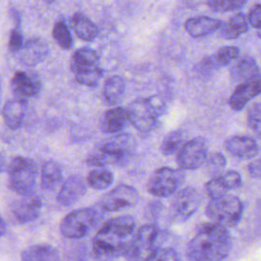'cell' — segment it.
<instances>
[{
	"label": "cell",
	"instance_id": "cell-46",
	"mask_svg": "<svg viewBox=\"0 0 261 261\" xmlns=\"http://www.w3.org/2000/svg\"><path fill=\"white\" fill-rule=\"evenodd\" d=\"M43 1H45V2H47V3H53L55 0H43Z\"/></svg>",
	"mask_w": 261,
	"mask_h": 261
},
{
	"label": "cell",
	"instance_id": "cell-5",
	"mask_svg": "<svg viewBox=\"0 0 261 261\" xmlns=\"http://www.w3.org/2000/svg\"><path fill=\"white\" fill-rule=\"evenodd\" d=\"M69 67L74 74L75 81L87 87H96L103 75L97 53L87 47L80 48L73 52Z\"/></svg>",
	"mask_w": 261,
	"mask_h": 261
},
{
	"label": "cell",
	"instance_id": "cell-32",
	"mask_svg": "<svg viewBox=\"0 0 261 261\" xmlns=\"http://www.w3.org/2000/svg\"><path fill=\"white\" fill-rule=\"evenodd\" d=\"M52 37L56 44L63 50L71 49L73 44L72 37L63 20H58L55 22L52 30Z\"/></svg>",
	"mask_w": 261,
	"mask_h": 261
},
{
	"label": "cell",
	"instance_id": "cell-27",
	"mask_svg": "<svg viewBox=\"0 0 261 261\" xmlns=\"http://www.w3.org/2000/svg\"><path fill=\"white\" fill-rule=\"evenodd\" d=\"M240 51L234 46H224L217 49L211 56L203 60V64L210 68L223 67L230 64L239 57Z\"/></svg>",
	"mask_w": 261,
	"mask_h": 261
},
{
	"label": "cell",
	"instance_id": "cell-39",
	"mask_svg": "<svg viewBox=\"0 0 261 261\" xmlns=\"http://www.w3.org/2000/svg\"><path fill=\"white\" fill-rule=\"evenodd\" d=\"M205 190L207 195L210 197V199L226 194V192L222 189V187L220 186V184L218 182L215 176L212 177L209 181H207V184L205 185Z\"/></svg>",
	"mask_w": 261,
	"mask_h": 261
},
{
	"label": "cell",
	"instance_id": "cell-14",
	"mask_svg": "<svg viewBox=\"0 0 261 261\" xmlns=\"http://www.w3.org/2000/svg\"><path fill=\"white\" fill-rule=\"evenodd\" d=\"M10 87L14 98L27 101L40 93L42 84L39 75L35 72L16 71L10 81Z\"/></svg>",
	"mask_w": 261,
	"mask_h": 261
},
{
	"label": "cell",
	"instance_id": "cell-15",
	"mask_svg": "<svg viewBox=\"0 0 261 261\" xmlns=\"http://www.w3.org/2000/svg\"><path fill=\"white\" fill-rule=\"evenodd\" d=\"M42 209V200L35 194L20 196L11 206V213L19 223H29L36 220Z\"/></svg>",
	"mask_w": 261,
	"mask_h": 261
},
{
	"label": "cell",
	"instance_id": "cell-37",
	"mask_svg": "<svg viewBox=\"0 0 261 261\" xmlns=\"http://www.w3.org/2000/svg\"><path fill=\"white\" fill-rule=\"evenodd\" d=\"M146 261H179V257L172 248H158Z\"/></svg>",
	"mask_w": 261,
	"mask_h": 261
},
{
	"label": "cell",
	"instance_id": "cell-34",
	"mask_svg": "<svg viewBox=\"0 0 261 261\" xmlns=\"http://www.w3.org/2000/svg\"><path fill=\"white\" fill-rule=\"evenodd\" d=\"M207 172L210 175H218L222 172L226 165V159L224 155L220 152H214L207 156L205 161Z\"/></svg>",
	"mask_w": 261,
	"mask_h": 261
},
{
	"label": "cell",
	"instance_id": "cell-7",
	"mask_svg": "<svg viewBox=\"0 0 261 261\" xmlns=\"http://www.w3.org/2000/svg\"><path fill=\"white\" fill-rule=\"evenodd\" d=\"M162 231L155 224L142 225L133 236L124 256L127 261H146L159 248Z\"/></svg>",
	"mask_w": 261,
	"mask_h": 261
},
{
	"label": "cell",
	"instance_id": "cell-28",
	"mask_svg": "<svg viewBox=\"0 0 261 261\" xmlns=\"http://www.w3.org/2000/svg\"><path fill=\"white\" fill-rule=\"evenodd\" d=\"M220 35L227 40L237 39L248 31V22L244 13H237L232 15L225 23L220 25Z\"/></svg>",
	"mask_w": 261,
	"mask_h": 261
},
{
	"label": "cell",
	"instance_id": "cell-13",
	"mask_svg": "<svg viewBox=\"0 0 261 261\" xmlns=\"http://www.w3.org/2000/svg\"><path fill=\"white\" fill-rule=\"evenodd\" d=\"M201 204V196L197 189L187 187L180 190L173 198L170 211L171 216L176 222L188 220L199 208Z\"/></svg>",
	"mask_w": 261,
	"mask_h": 261
},
{
	"label": "cell",
	"instance_id": "cell-42",
	"mask_svg": "<svg viewBox=\"0 0 261 261\" xmlns=\"http://www.w3.org/2000/svg\"><path fill=\"white\" fill-rule=\"evenodd\" d=\"M260 169H261V165H260V160L259 159L253 160L248 165V172L254 178H259L260 177Z\"/></svg>",
	"mask_w": 261,
	"mask_h": 261
},
{
	"label": "cell",
	"instance_id": "cell-17",
	"mask_svg": "<svg viewBox=\"0 0 261 261\" xmlns=\"http://www.w3.org/2000/svg\"><path fill=\"white\" fill-rule=\"evenodd\" d=\"M87 192V186L84 178L79 174L69 175L62 184L57 201L62 206H71L76 203Z\"/></svg>",
	"mask_w": 261,
	"mask_h": 261
},
{
	"label": "cell",
	"instance_id": "cell-29",
	"mask_svg": "<svg viewBox=\"0 0 261 261\" xmlns=\"http://www.w3.org/2000/svg\"><path fill=\"white\" fill-rule=\"evenodd\" d=\"M62 169L60 165L53 161H46L41 169V184L45 190L55 189L61 181Z\"/></svg>",
	"mask_w": 261,
	"mask_h": 261
},
{
	"label": "cell",
	"instance_id": "cell-45",
	"mask_svg": "<svg viewBox=\"0 0 261 261\" xmlns=\"http://www.w3.org/2000/svg\"><path fill=\"white\" fill-rule=\"evenodd\" d=\"M1 94H2V82L0 77V106H1Z\"/></svg>",
	"mask_w": 261,
	"mask_h": 261
},
{
	"label": "cell",
	"instance_id": "cell-33",
	"mask_svg": "<svg viewBox=\"0 0 261 261\" xmlns=\"http://www.w3.org/2000/svg\"><path fill=\"white\" fill-rule=\"evenodd\" d=\"M215 177L225 192L230 190H236L242 186V176L236 170H228L225 172H221Z\"/></svg>",
	"mask_w": 261,
	"mask_h": 261
},
{
	"label": "cell",
	"instance_id": "cell-22",
	"mask_svg": "<svg viewBox=\"0 0 261 261\" xmlns=\"http://www.w3.org/2000/svg\"><path fill=\"white\" fill-rule=\"evenodd\" d=\"M221 23L219 19L213 17L195 16L185 21V30L192 38L198 39L217 31Z\"/></svg>",
	"mask_w": 261,
	"mask_h": 261
},
{
	"label": "cell",
	"instance_id": "cell-26",
	"mask_svg": "<svg viewBox=\"0 0 261 261\" xmlns=\"http://www.w3.org/2000/svg\"><path fill=\"white\" fill-rule=\"evenodd\" d=\"M124 91L125 82L123 77L118 74L110 75L104 84L103 97L109 105L115 106L121 101L124 95Z\"/></svg>",
	"mask_w": 261,
	"mask_h": 261
},
{
	"label": "cell",
	"instance_id": "cell-24",
	"mask_svg": "<svg viewBox=\"0 0 261 261\" xmlns=\"http://www.w3.org/2000/svg\"><path fill=\"white\" fill-rule=\"evenodd\" d=\"M21 261H61L59 251L48 244H37L21 252Z\"/></svg>",
	"mask_w": 261,
	"mask_h": 261
},
{
	"label": "cell",
	"instance_id": "cell-30",
	"mask_svg": "<svg viewBox=\"0 0 261 261\" xmlns=\"http://www.w3.org/2000/svg\"><path fill=\"white\" fill-rule=\"evenodd\" d=\"M87 180L94 190H106L113 182V174L106 167H96L89 172Z\"/></svg>",
	"mask_w": 261,
	"mask_h": 261
},
{
	"label": "cell",
	"instance_id": "cell-35",
	"mask_svg": "<svg viewBox=\"0 0 261 261\" xmlns=\"http://www.w3.org/2000/svg\"><path fill=\"white\" fill-rule=\"evenodd\" d=\"M248 0H207V5L213 11H232L242 8Z\"/></svg>",
	"mask_w": 261,
	"mask_h": 261
},
{
	"label": "cell",
	"instance_id": "cell-2",
	"mask_svg": "<svg viewBox=\"0 0 261 261\" xmlns=\"http://www.w3.org/2000/svg\"><path fill=\"white\" fill-rule=\"evenodd\" d=\"M232 246L227 228L214 222L202 224L187 246L190 261H223Z\"/></svg>",
	"mask_w": 261,
	"mask_h": 261
},
{
	"label": "cell",
	"instance_id": "cell-41",
	"mask_svg": "<svg viewBox=\"0 0 261 261\" xmlns=\"http://www.w3.org/2000/svg\"><path fill=\"white\" fill-rule=\"evenodd\" d=\"M260 16H261V5L257 3L251 8V10L248 13V20L250 24L257 30L260 29V24H261Z\"/></svg>",
	"mask_w": 261,
	"mask_h": 261
},
{
	"label": "cell",
	"instance_id": "cell-31",
	"mask_svg": "<svg viewBox=\"0 0 261 261\" xmlns=\"http://www.w3.org/2000/svg\"><path fill=\"white\" fill-rule=\"evenodd\" d=\"M185 136L186 134L182 129H175L168 133L160 145L161 153L166 156L174 154L182 146L185 142Z\"/></svg>",
	"mask_w": 261,
	"mask_h": 261
},
{
	"label": "cell",
	"instance_id": "cell-1",
	"mask_svg": "<svg viewBox=\"0 0 261 261\" xmlns=\"http://www.w3.org/2000/svg\"><path fill=\"white\" fill-rule=\"evenodd\" d=\"M136 228L132 215H123L106 221L96 232L92 248L95 257L108 261L124 254Z\"/></svg>",
	"mask_w": 261,
	"mask_h": 261
},
{
	"label": "cell",
	"instance_id": "cell-20",
	"mask_svg": "<svg viewBox=\"0 0 261 261\" xmlns=\"http://www.w3.org/2000/svg\"><path fill=\"white\" fill-rule=\"evenodd\" d=\"M230 77L238 84L260 77V70L256 59L249 55L237 58V61L230 68Z\"/></svg>",
	"mask_w": 261,
	"mask_h": 261
},
{
	"label": "cell",
	"instance_id": "cell-25",
	"mask_svg": "<svg viewBox=\"0 0 261 261\" xmlns=\"http://www.w3.org/2000/svg\"><path fill=\"white\" fill-rule=\"evenodd\" d=\"M71 28L80 39L87 42L95 40L99 35L98 27L83 13H74L72 15Z\"/></svg>",
	"mask_w": 261,
	"mask_h": 261
},
{
	"label": "cell",
	"instance_id": "cell-36",
	"mask_svg": "<svg viewBox=\"0 0 261 261\" xmlns=\"http://www.w3.org/2000/svg\"><path fill=\"white\" fill-rule=\"evenodd\" d=\"M247 123L249 127L259 137L261 128V106L259 102L254 103L248 110Z\"/></svg>",
	"mask_w": 261,
	"mask_h": 261
},
{
	"label": "cell",
	"instance_id": "cell-19",
	"mask_svg": "<svg viewBox=\"0 0 261 261\" xmlns=\"http://www.w3.org/2000/svg\"><path fill=\"white\" fill-rule=\"evenodd\" d=\"M260 77L239 84L229 97V106L232 110L240 111L248 104L249 101L257 97L260 94Z\"/></svg>",
	"mask_w": 261,
	"mask_h": 261
},
{
	"label": "cell",
	"instance_id": "cell-23",
	"mask_svg": "<svg viewBox=\"0 0 261 261\" xmlns=\"http://www.w3.org/2000/svg\"><path fill=\"white\" fill-rule=\"evenodd\" d=\"M27 112V101L12 99L5 103L2 114L5 124L10 129H17L23 124Z\"/></svg>",
	"mask_w": 261,
	"mask_h": 261
},
{
	"label": "cell",
	"instance_id": "cell-3",
	"mask_svg": "<svg viewBox=\"0 0 261 261\" xmlns=\"http://www.w3.org/2000/svg\"><path fill=\"white\" fill-rule=\"evenodd\" d=\"M136 149L135 138L127 133H116L100 142L88 154L87 164L95 167L124 164Z\"/></svg>",
	"mask_w": 261,
	"mask_h": 261
},
{
	"label": "cell",
	"instance_id": "cell-11",
	"mask_svg": "<svg viewBox=\"0 0 261 261\" xmlns=\"http://www.w3.org/2000/svg\"><path fill=\"white\" fill-rule=\"evenodd\" d=\"M126 112L128 121L141 134H148L156 126L158 115L147 98L135 99L128 105Z\"/></svg>",
	"mask_w": 261,
	"mask_h": 261
},
{
	"label": "cell",
	"instance_id": "cell-18",
	"mask_svg": "<svg viewBox=\"0 0 261 261\" xmlns=\"http://www.w3.org/2000/svg\"><path fill=\"white\" fill-rule=\"evenodd\" d=\"M228 153L240 159H251L259 154V146L255 139L248 136H232L224 142Z\"/></svg>",
	"mask_w": 261,
	"mask_h": 261
},
{
	"label": "cell",
	"instance_id": "cell-40",
	"mask_svg": "<svg viewBox=\"0 0 261 261\" xmlns=\"http://www.w3.org/2000/svg\"><path fill=\"white\" fill-rule=\"evenodd\" d=\"M147 99H148L150 105L152 106V108L154 109V111L156 112V114L158 115V117L163 115L166 112V104L162 97H160L158 95H154Z\"/></svg>",
	"mask_w": 261,
	"mask_h": 261
},
{
	"label": "cell",
	"instance_id": "cell-9",
	"mask_svg": "<svg viewBox=\"0 0 261 261\" xmlns=\"http://www.w3.org/2000/svg\"><path fill=\"white\" fill-rule=\"evenodd\" d=\"M185 173L180 169L160 167L156 169L147 182L148 192L159 198H166L174 194L185 181Z\"/></svg>",
	"mask_w": 261,
	"mask_h": 261
},
{
	"label": "cell",
	"instance_id": "cell-21",
	"mask_svg": "<svg viewBox=\"0 0 261 261\" xmlns=\"http://www.w3.org/2000/svg\"><path fill=\"white\" fill-rule=\"evenodd\" d=\"M128 121L126 109L116 106L107 110L101 117L99 126L102 133L113 135L123 129Z\"/></svg>",
	"mask_w": 261,
	"mask_h": 261
},
{
	"label": "cell",
	"instance_id": "cell-38",
	"mask_svg": "<svg viewBox=\"0 0 261 261\" xmlns=\"http://www.w3.org/2000/svg\"><path fill=\"white\" fill-rule=\"evenodd\" d=\"M23 44V37L20 31V27H15L11 30L8 40V50L12 53H17Z\"/></svg>",
	"mask_w": 261,
	"mask_h": 261
},
{
	"label": "cell",
	"instance_id": "cell-6",
	"mask_svg": "<svg viewBox=\"0 0 261 261\" xmlns=\"http://www.w3.org/2000/svg\"><path fill=\"white\" fill-rule=\"evenodd\" d=\"M102 212L98 207H86L69 212L60 223V233L66 239L86 237L100 221Z\"/></svg>",
	"mask_w": 261,
	"mask_h": 261
},
{
	"label": "cell",
	"instance_id": "cell-16",
	"mask_svg": "<svg viewBox=\"0 0 261 261\" xmlns=\"http://www.w3.org/2000/svg\"><path fill=\"white\" fill-rule=\"evenodd\" d=\"M18 60L28 66H35L43 62L49 55V46L39 37L28 39L16 53Z\"/></svg>",
	"mask_w": 261,
	"mask_h": 261
},
{
	"label": "cell",
	"instance_id": "cell-4",
	"mask_svg": "<svg viewBox=\"0 0 261 261\" xmlns=\"http://www.w3.org/2000/svg\"><path fill=\"white\" fill-rule=\"evenodd\" d=\"M243 213L244 205L242 201L237 196L229 194L211 198L206 206V215L211 222L226 228L237 225Z\"/></svg>",
	"mask_w": 261,
	"mask_h": 261
},
{
	"label": "cell",
	"instance_id": "cell-12",
	"mask_svg": "<svg viewBox=\"0 0 261 261\" xmlns=\"http://www.w3.org/2000/svg\"><path fill=\"white\" fill-rule=\"evenodd\" d=\"M208 156V145L205 139L198 137L189 140L180 147L176 162L182 169L194 170L204 165Z\"/></svg>",
	"mask_w": 261,
	"mask_h": 261
},
{
	"label": "cell",
	"instance_id": "cell-10",
	"mask_svg": "<svg viewBox=\"0 0 261 261\" xmlns=\"http://www.w3.org/2000/svg\"><path fill=\"white\" fill-rule=\"evenodd\" d=\"M139 199V193L134 187L121 184L106 193L100 199L97 207L103 212L119 211L135 206Z\"/></svg>",
	"mask_w": 261,
	"mask_h": 261
},
{
	"label": "cell",
	"instance_id": "cell-43",
	"mask_svg": "<svg viewBox=\"0 0 261 261\" xmlns=\"http://www.w3.org/2000/svg\"><path fill=\"white\" fill-rule=\"evenodd\" d=\"M7 163H6V156L4 153L0 152V173L4 172L7 168Z\"/></svg>",
	"mask_w": 261,
	"mask_h": 261
},
{
	"label": "cell",
	"instance_id": "cell-44",
	"mask_svg": "<svg viewBox=\"0 0 261 261\" xmlns=\"http://www.w3.org/2000/svg\"><path fill=\"white\" fill-rule=\"evenodd\" d=\"M5 229H6V225L4 220L2 219V217L0 216V238L5 233Z\"/></svg>",
	"mask_w": 261,
	"mask_h": 261
},
{
	"label": "cell",
	"instance_id": "cell-8",
	"mask_svg": "<svg viewBox=\"0 0 261 261\" xmlns=\"http://www.w3.org/2000/svg\"><path fill=\"white\" fill-rule=\"evenodd\" d=\"M8 184L19 196L32 194L37 180V166L33 159L24 156L14 157L8 165Z\"/></svg>",
	"mask_w": 261,
	"mask_h": 261
}]
</instances>
